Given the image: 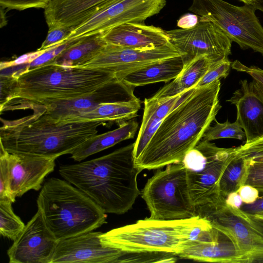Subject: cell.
I'll return each instance as SVG.
<instances>
[{
  "label": "cell",
  "instance_id": "6da1fadb",
  "mask_svg": "<svg viewBox=\"0 0 263 263\" xmlns=\"http://www.w3.org/2000/svg\"><path fill=\"white\" fill-rule=\"evenodd\" d=\"M220 79L192 88L165 117L135 161L141 171L181 162L215 121L221 108Z\"/></svg>",
  "mask_w": 263,
  "mask_h": 263
},
{
  "label": "cell",
  "instance_id": "7a4b0ae2",
  "mask_svg": "<svg viewBox=\"0 0 263 263\" xmlns=\"http://www.w3.org/2000/svg\"><path fill=\"white\" fill-rule=\"evenodd\" d=\"M134 143L100 157L60 166L59 173L80 189L106 213L123 214L140 194Z\"/></svg>",
  "mask_w": 263,
  "mask_h": 263
},
{
  "label": "cell",
  "instance_id": "3957f363",
  "mask_svg": "<svg viewBox=\"0 0 263 263\" xmlns=\"http://www.w3.org/2000/svg\"><path fill=\"white\" fill-rule=\"evenodd\" d=\"M31 109L33 114L22 118L1 119V147L8 153L56 159L71 154L106 123L102 120L59 123L47 117L39 107Z\"/></svg>",
  "mask_w": 263,
  "mask_h": 263
},
{
  "label": "cell",
  "instance_id": "277c9868",
  "mask_svg": "<svg viewBox=\"0 0 263 263\" xmlns=\"http://www.w3.org/2000/svg\"><path fill=\"white\" fill-rule=\"evenodd\" d=\"M13 74L18 77V89L13 99L1 109V112L81 97L118 80L112 73L54 64Z\"/></svg>",
  "mask_w": 263,
  "mask_h": 263
},
{
  "label": "cell",
  "instance_id": "5b68a950",
  "mask_svg": "<svg viewBox=\"0 0 263 263\" xmlns=\"http://www.w3.org/2000/svg\"><path fill=\"white\" fill-rule=\"evenodd\" d=\"M213 226L197 215L183 219L146 218L102 233V243L127 253L160 252L178 256Z\"/></svg>",
  "mask_w": 263,
  "mask_h": 263
},
{
  "label": "cell",
  "instance_id": "8992f818",
  "mask_svg": "<svg viewBox=\"0 0 263 263\" xmlns=\"http://www.w3.org/2000/svg\"><path fill=\"white\" fill-rule=\"evenodd\" d=\"M36 203L47 228L58 241L94 231L106 223V213L66 180L48 179Z\"/></svg>",
  "mask_w": 263,
  "mask_h": 263
},
{
  "label": "cell",
  "instance_id": "52a82bcc",
  "mask_svg": "<svg viewBox=\"0 0 263 263\" xmlns=\"http://www.w3.org/2000/svg\"><path fill=\"white\" fill-rule=\"evenodd\" d=\"M141 196L150 218L177 220L197 216L189 194L186 169L181 162L158 169L148 179Z\"/></svg>",
  "mask_w": 263,
  "mask_h": 263
},
{
  "label": "cell",
  "instance_id": "ba28073f",
  "mask_svg": "<svg viewBox=\"0 0 263 263\" xmlns=\"http://www.w3.org/2000/svg\"><path fill=\"white\" fill-rule=\"evenodd\" d=\"M196 212L233 239L242 263H263V219L227 205L222 197L196 208Z\"/></svg>",
  "mask_w": 263,
  "mask_h": 263
},
{
  "label": "cell",
  "instance_id": "9c48e42d",
  "mask_svg": "<svg viewBox=\"0 0 263 263\" xmlns=\"http://www.w3.org/2000/svg\"><path fill=\"white\" fill-rule=\"evenodd\" d=\"M234 155V147H219L202 139L186 154L181 162L186 169L189 194L196 208L221 197L219 180Z\"/></svg>",
  "mask_w": 263,
  "mask_h": 263
},
{
  "label": "cell",
  "instance_id": "30bf717a",
  "mask_svg": "<svg viewBox=\"0 0 263 263\" xmlns=\"http://www.w3.org/2000/svg\"><path fill=\"white\" fill-rule=\"evenodd\" d=\"M189 10L217 25L242 49L263 54V27L251 5L236 6L223 0H193Z\"/></svg>",
  "mask_w": 263,
  "mask_h": 263
},
{
  "label": "cell",
  "instance_id": "8fae6325",
  "mask_svg": "<svg viewBox=\"0 0 263 263\" xmlns=\"http://www.w3.org/2000/svg\"><path fill=\"white\" fill-rule=\"evenodd\" d=\"M172 44L149 49L106 44L93 59L80 66L114 74L118 81L129 73L163 60L183 55Z\"/></svg>",
  "mask_w": 263,
  "mask_h": 263
},
{
  "label": "cell",
  "instance_id": "7c38bea8",
  "mask_svg": "<svg viewBox=\"0 0 263 263\" xmlns=\"http://www.w3.org/2000/svg\"><path fill=\"white\" fill-rule=\"evenodd\" d=\"M166 32L171 44L185 54V61L205 55L214 63L228 59L231 54V40L208 20L200 17L193 27Z\"/></svg>",
  "mask_w": 263,
  "mask_h": 263
},
{
  "label": "cell",
  "instance_id": "4fadbf2b",
  "mask_svg": "<svg viewBox=\"0 0 263 263\" xmlns=\"http://www.w3.org/2000/svg\"><path fill=\"white\" fill-rule=\"evenodd\" d=\"M165 4L166 0H119L73 28L66 41L103 33L127 23H143L159 13Z\"/></svg>",
  "mask_w": 263,
  "mask_h": 263
},
{
  "label": "cell",
  "instance_id": "5bb4252c",
  "mask_svg": "<svg viewBox=\"0 0 263 263\" xmlns=\"http://www.w3.org/2000/svg\"><path fill=\"white\" fill-rule=\"evenodd\" d=\"M134 88L122 81L117 80L81 97L33 105L30 108H40L47 117L57 122L69 123L100 103L127 101L136 98L134 93Z\"/></svg>",
  "mask_w": 263,
  "mask_h": 263
},
{
  "label": "cell",
  "instance_id": "9a60e30c",
  "mask_svg": "<svg viewBox=\"0 0 263 263\" xmlns=\"http://www.w3.org/2000/svg\"><path fill=\"white\" fill-rule=\"evenodd\" d=\"M58 240L36 213L7 250L10 263H50Z\"/></svg>",
  "mask_w": 263,
  "mask_h": 263
},
{
  "label": "cell",
  "instance_id": "2e32d148",
  "mask_svg": "<svg viewBox=\"0 0 263 263\" xmlns=\"http://www.w3.org/2000/svg\"><path fill=\"white\" fill-rule=\"evenodd\" d=\"M102 233L92 231L59 240L50 263H118L126 252L105 246Z\"/></svg>",
  "mask_w": 263,
  "mask_h": 263
},
{
  "label": "cell",
  "instance_id": "e0dca14e",
  "mask_svg": "<svg viewBox=\"0 0 263 263\" xmlns=\"http://www.w3.org/2000/svg\"><path fill=\"white\" fill-rule=\"evenodd\" d=\"M0 155L6 159L10 190L15 197L31 190H40L45 177L54 171L55 165L54 158L12 154L2 147Z\"/></svg>",
  "mask_w": 263,
  "mask_h": 263
},
{
  "label": "cell",
  "instance_id": "ac0fdd59",
  "mask_svg": "<svg viewBox=\"0 0 263 263\" xmlns=\"http://www.w3.org/2000/svg\"><path fill=\"white\" fill-rule=\"evenodd\" d=\"M107 44L124 47L149 49L172 45L165 31L143 23H127L102 33Z\"/></svg>",
  "mask_w": 263,
  "mask_h": 263
},
{
  "label": "cell",
  "instance_id": "d6986e66",
  "mask_svg": "<svg viewBox=\"0 0 263 263\" xmlns=\"http://www.w3.org/2000/svg\"><path fill=\"white\" fill-rule=\"evenodd\" d=\"M119 0H51L44 9L48 29L74 28L98 11Z\"/></svg>",
  "mask_w": 263,
  "mask_h": 263
},
{
  "label": "cell",
  "instance_id": "ffe728a7",
  "mask_svg": "<svg viewBox=\"0 0 263 263\" xmlns=\"http://www.w3.org/2000/svg\"><path fill=\"white\" fill-rule=\"evenodd\" d=\"M178 256L198 261L242 263L233 239L215 228L210 233L197 240Z\"/></svg>",
  "mask_w": 263,
  "mask_h": 263
},
{
  "label": "cell",
  "instance_id": "44dd1931",
  "mask_svg": "<svg viewBox=\"0 0 263 263\" xmlns=\"http://www.w3.org/2000/svg\"><path fill=\"white\" fill-rule=\"evenodd\" d=\"M240 87L227 100L237 109L236 121L246 134L245 142L263 136V101L256 92L252 82L240 81Z\"/></svg>",
  "mask_w": 263,
  "mask_h": 263
},
{
  "label": "cell",
  "instance_id": "7402d4cb",
  "mask_svg": "<svg viewBox=\"0 0 263 263\" xmlns=\"http://www.w3.org/2000/svg\"><path fill=\"white\" fill-rule=\"evenodd\" d=\"M190 90L170 98L156 99L152 97L144 99L142 122L134 142L135 161L141 155L165 117Z\"/></svg>",
  "mask_w": 263,
  "mask_h": 263
},
{
  "label": "cell",
  "instance_id": "603a6c76",
  "mask_svg": "<svg viewBox=\"0 0 263 263\" xmlns=\"http://www.w3.org/2000/svg\"><path fill=\"white\" fill-rule=\"evenodd\" d=\"M185 62V54L166 59L129 73L122 81L134 87L167 82L179 74Z\"/></svg>",
  "mask_w": 263,
  "mask_h": 263
},
{
  "label": "cell",
  "instance_id": "cb8c5ba5",
  "mask_svg": "<svg viewBox=\"0 0 263 263\" xmlns=\"http://www.w3.org/2000/svg\"><path fill=\"white\" fill-rule=\"evenodd\" d=\"M138 126V123L132 119L119 124V127L115 129L100 135L97 134L78 146L71 154V158L75 161H81L122 141L132 139Z\"/></svg>",
  "mask_w": 263,
  "mask_h": 263
},
{
  "label": "cell",
  "instance_id": "d4e9b609",
  "mask_svg": "<svg viewBox=\"0 0 263 263\" xmlns=\"http://www.w3.org/2000/svg\"><path fill=\"white\" fill-rule=\"evenodd\" d=\"M213 63L205 55L197 56L185 61L179 74L152 97L156 99L170 98L190 90L196 85Z\"/></svg>",
  "mask_w": 263,
  "mask_h": 263
},
{
  "label": "cell",
  "instance_id": "484cf974",
  "mask_svg": "<svg viewBox=\"0 0 263 263\" xmlns=\"http://www.w3.org/2000/svg\"><path fill=\"white\" fill-rule=\"evenodd\" d=\"M102 33L79 38L48 64L65 67H80L93 59L106 45ZM47 64V65H48Z\"/></svg>",
  "mask_w": 263,
  "mask_h": 263
},
{
  "label": "cell",
  "instance_id": "4316f807",
  "mask_svg": "<svg viewBox=\"0 0 263 263\" xmlns=\"http://www.w3.org/2000/svg\"><path fill=\"white\" fill-rule=\"evenodd\" d=\"M141 101L137 97L127 101L102 103L90 110L74 118L72 122L102 120L119 124L138 116Z\"/></svg>",
  "mask_w": 263,
  "mask_h": 263
},
{
  "label": "cell",
  "instance_id": "83f0119b",
  "mask_svg": "<svg viewBox=\"0 0 263 263\" xmlns=\"http://www.w3.org/2000/svg\"><path fill=\"white\" fill-rule=\"evenodd\" d=\"M247 167L245 160L234 154L226 165L219 180V189L221 197L226 198L229 194L237 191L242 185Z\"/></svg>",
  "mask_w": 263,
  "mask_h": 263
},
{
  "label": "cell",
  "instance_id": "f1b7e54d",
  "mask_svg": "<svg viewBox=\"0 0 263 263\" xmlns=\"http://www.w3.org/2000/svg\"><path fill=\"white\" fill-rule=\"evenodd\" d=\"M12 202L0 200V233L2 236L15 240L25 225L13 212Z\"/></svg>",
  "mask_w": 263,
  "mask_h": 263
},
{
  "label": "cell",
  "instance_id": "f546056e",
  "mask_svg": "<svg viewBox=\"0 0 263 263\" xmlns=\"http://www.w3.org/2000/svg\"><path fill=\"white\" fill-rule=\"evenodd\" d=\"M213 126H210L204 133L202 139L211 141L212 140L230 138L240 140L246 139L245 132L235 121L230 123L228 120L224 123L218 122L216 119Z\"/></svg>",
  "mask_w": 263,
  "mask_h": 263
},
{
  "label": "cell",
  "instance_id": "4dcf8cb0",
  "mask_svg": "<svg viewBox=\"0 0 263 263\" xmlns=\"http://www.w3.org/2000/svg\"><path fill=\"white\" fill-rule=\"evenodd\" d=\"M176 256L173 254L160 252H126L118 263L175 262L177 259Z\"/></svg>",
  "mask_w": 263,
  "mask_h": 263
},
{
  "label": "cell",
  "instance_id": "1f68e13d",
  "mask_svg": "<svg viewBox=\"0 0 263 263\" xmlns=\"http://www.w3.org/2000/svg\"><path fill=\"white\" fill-rule=\"evenodd\" d=\"M234 153L245 160L263 162V136L234 147Z\"/></svg>",
  "mask_w": 263,
  "mask_h": 263
},
{
  "label": "cell",
  "instance_id": "d6a6232c",
  "mask_svg": "<svg viewBox=\"0 0 263 263\" xmlns=\"http://www.w3.org/2000/svg\"><path fill=\"white\" fill-rule=\"evenodd\" d=\"M231 64L228 58L213 63L195 87L206 85L221 78H226L229 74Z\"/></svg>",
  "mask_w": 263,
  "mask_h": 263
},
{
  "label": "cell",
  "instance_id": "836d02e7",
  "mask_svg": "<svg viewBox=\"0 0 263 263\" xmlns=\"http://www.w3.org/2000/svg\"><path fill=\"white\" fill-rule=\"evenodd\" d=\"M0 109L14 97L18 89V77L12 73L1 74Z\"/></svg>",
  "mask_w": 263,
  "mask_h": 263
},
{
  "label": "cell",
  "instance_id": "e575fe53",
  "mask_svg": "<svg viewBox=\"0 0 263 263\" xmlns=\"http://www.w3.org/2000/svg\"><path fill=\"white\" fill-rule=\"evenodd\" d=\"M231 67L237 71L247 73L251 76L253 87L263 101V69L255 66H247L238 60L232 62Z\"/></svg>",
  "mask_w": 263,
  "mask_h": 263
},
{
  "label": "cell",
  "instance_id": "d590c367",
  "mask_svg": "<svg viewBox=\"0 0 263 263\" xmlns=\"http://www.w3.org/2000/svg\"><path fill=\"white\" fill-rule=\"evenodd\" d=\"M245 161L247 167L242 185L253 186L263 193V162Z\"/></svg>",
  "mask_w": 263,
  "mask_h": 263
},
{
  "label": "cell",
  "instance_id": "8d00e7d4",
  "mask_svg": "<svg viewBox=\"0 0 263 263\" xmlns=\"http://www.w3.org/2000/svg\"><path fill=\"white\" fill-rule=\"evenodd\" d=\"M73 29L61 27L48 29L47 35L37 50H47L66 41Z\"/></svg>",
  "mask_w": 263,
  "mask_h": 263
},
{
  "label": "cell",
  "instance_id": "74e56055",
  "mask_svg": "<svg viewBox=\"0 0 263 263\" xmlns=\"http://www.w3.org/2000/svg\"><path fill=\"white\" fill-rule=\"evenodd\" d=\"M15 198L10 190L6 159L4 155H0V200L10 201L13 203Z\"/></svg>",
  "mask_w": 263,
  "mask_h": 263
},
{
  "label": "cell",
  "instance_id": "f35d334b",
  "mask_svg": "<svg viewBox=\"0 0 263 263\" xmlns=\"http://www.w3.org/2000/svg\"><path fill=\"white\" fill-rule=\"evenodd\" d=\"M51 0H0L1 7L8 10H24L30 8L45 9Z\"/></svg>",
  "mask_w": 263,
  "mask_h": 263
},
{
  "label": "cell",
  "instance_id": "ab89813d",
  "mask_svg": "<svg viewBox=\"0 0 263 263\" xmlns=\"http://www.w3.org/2000/svg\"><path fill=\"white\" fill-rule=\"evenodd\" d=\"M236 192L240 196L243 202L246 204L254 203L260 197L259 191L250 185H242Z\"/></svg>",
  "mask_w": 263,
  "mask_h": 263
},
{
  "label": "cell",
  "instance_id": "60d3db41",
  "mask_svg": "<svg viewBox=\"0 0 263 263\" xmlns=\"http://www.w3.org/2000/svg\"><path fill=\"white\" fill-rule=\"evenodd\" d=\"M240 209L252 215L263 212V193L254 203L251 204L243 203Z\"/></svg>",
  "mask_w": 263,
  "mask_h": 263
},
{
  "label": "cell",
  "instance_id": "b9f144b4",
  "mask_svg": "<svg viewBox=\"0 0 263 263\" xmlns=\"http://www.w3.org/2000/svg\"><path fill=\"white\" fill-rule=\"evenodd\" d=\"M225 202L227 205L236 208H240L243 203L236 191L229 194L225 198Z\"/></svg>",
  "mask_w": 263,
  "mask_h": 263
},
{
  "label": "cell",
  "instance_id": "7bdbcfd3",
  "mask_svg": "<svg viewBox=\"0 0 263 263\" xmlns=\"http://www.w3.org/2000/svg\"><path fill=\"white\" fill-rule=\"evenodd\" d=\"M197 16L193 14L185 15L178 21V26L181 28H189L195 26L198 22Z\"/></svg>",
  "mask_w": 263,
  "mask_h": 263
},
{
  "label": "cell",
  "instance_id": "ee69618b",
  "mask_svg": "<svg viewBox=\"0 0 263 263\" xmlns=\"http://www.w3.org/2000/svg\"><path fill=\"white\" fill-rule=\"evenodd\" d=\"M249 5H252L256 10L263 12V0H253Z\"/></svg>",
  "mask_w": 263,
  "mask_h": 263
},
{
  "label": "cell",
  "instance_id": "f6af8a7d",
  "mask_svg": "<svg viewBox=\"0 0 263 263\" xmlns=\"http://www.w3.org/2000/svg\"><path fill=\"white\" fill-rule=\"evenodd\" d=\"M256 218L263 219V212L253 215Z\"/></svg>",
  "mask_w": 263,
  "mask_h": 263
},
{
  "label": "cell",
  "instance_id": "bcb514c9",
  "mask_svg": "<svg viewBox=\"0 0 263 263\" xmlns=\"http://www.w3.org/2000/svg\"><path fill=\"white\" fill-rule=\"evenodd\" d=\"M242 2H243L245 4H249L253 0H239Z\"/></svg>",
  "mask_w": 263,
  "mask_h": 263
}]
</instances>
